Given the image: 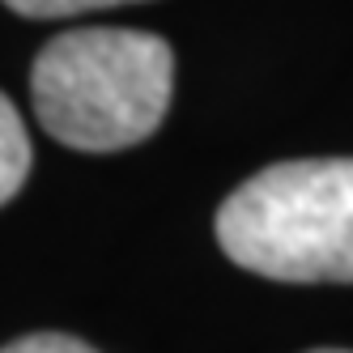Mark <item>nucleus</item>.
Returning <instances> with one entry per match:
<instances>
[{"label":"nucleus","instance_id":"6","mask_svg":"<svg viewBox=\"0 0 353 353\" xmlns=\"http://www.w3.org/2000/svg\"><path fill=\"white\" fill-rule=\"evenodd\" d=\"M307 353H353V349H307Z\"/></svg>","mask_w":353,"mask_h":353},{"label":"nucleus","instance_id":"1","mask_svg":"<svg viewBox=\"0 0 353 353\" xmlns=\"http://www.w3.org/2000/svg\"><path fill=\"white\" fill-rule=\"evenodd\" d=\"M39 123L81 154H115L158 132L174 94V52L145 30H68L30 68Z\"/></svg>","mask_w":353,"mask_h":353},{"label":"nucleus","instance_id":"4","mask_svg":"<svg viewBox=\"0 0 353 353\" xmlns=\"http://www.w3.org/2000/svg\"><path fill=\"white\" fill-rule=\"evenodd\" d=\"M5 5L21 17H72V13H90V9L128 5V0H5Z\"/></svg>","mask_w":353,"mask_h":353},{"label":"nucleus","instance_id":"2","mask_svg":"<svg viewBox=\"0 0 353 353\" xmlns=\"http://www.w3.org/2000/svg\"><path fill=\"white\" fill-rule=\"evenodd\" d=\"M217 243L272 281L353 285V158L264 166L221 200Z\"/></svg>","mask_w":353,"mask_h":353},{"label":"nucleus","instance_id":"3","mask_svg":"<svg viewBox=\"0 0 353 353\" xmlns=\"http://www.w3.org/2000/svg\"><path fill=\"white\" fill-rule=\"evenodd\" d=\"M30 174V137H26V123H21L17 107L0 94V205L21 192Z\"/></svg>","mask_w":353,"mask_h":353},{"label":"nucleus","instance_id":"5","mask_svg":"<svg viewBox=\"0 0 353 353\" xmlns=\"http://www.w3.org/2000/svg\"><path fill=\"white\" fill-rule=\"evenodd\" d=\"M0 353H98V349L81 336H68V332H30V336L9 341Z\"/></svg>","mask_w":353,"mask_h":353}]
</instances>
